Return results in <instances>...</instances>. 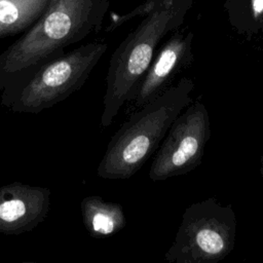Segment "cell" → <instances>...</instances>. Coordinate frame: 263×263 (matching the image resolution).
<instances>
[{
    "instance_id": "1",
    "label": "cell",
    "mask_w": 263,
    "mask_h": 263,
    "mask_svg": "<svg viewBox=\"0 0 263 263\" xmlns=\"http://www.w3.org/2000/svg\"><path fill=\"white\" fill-rule=\"evenodd\" d=\"M193 80L183 77L138 108L110 139L98 176L125 180L137 174L158 149L174 120L193 101Z\"/></svg>"
},
{
    "instance_id": "2",
    "label": "cell",
    "mask_w": 263,
    "mask_h": 263,
    "mask_svg": "<svg viewBox=\"0 0 263 263\" xmlns=\"http://www.w3.org/2000/svg\"><path fill=\"white\" fill-rule=\"evenodd\" d=\"M194 0H151L146 17L111 55L106 78L101 126H109L129 103L150 66L160 40L177 29Z\"/></svg>"
},
{
    "instance_id": "3",
    "label": "cell",
    "mask_w": 263,
    "mask_h": 263,
    "mask_svg": "<svg viewBox=\"0 0 263 263\" xmlns=\"http://www.w3.org/2000/svg\"><path fill=\"white\" fill-rule=\"evenodd\" d=\"M106 0H51L42 16L1 55V69L17 72L85 38L102 23Z\"/></svg>"
},
{
    "instance_id": "4",
    "label": "cell",
    "mask_w": 263,
    "mask_h": 263,
    "mask_svg": "<svg viewBox=\"0 0 263 263\" xmlns=\"http://www.w3.org/2000/svg\"><path fill=\"white\" fill-rule=\"evenodd\" d=\"M236 224L231 204H223L214 197L194 202L185 209L164 259L170 263L221 261L234 249Z\"/></svg>"
},
{
    "instance_id": "5",
    "label": "cell",
    "mask_w": 263,
    "mask_h": 263,
    "mask_svg": "<svg viewBox=\"0 0 263 263\" xmlns=\"http://www.w3.org/2000/svg\"><path fill=\"white\" fill-rule=\"evenodd\" d=\"M108 45L91 42L42 67L20 95L16 110L38 113L78 90L106 52Z\"/></svg>"
},
{
    "instance_id": "6",
    "label": "cell",
    "mask_w": 263,
    "mask_h": 263,
    "mask_svg": "<svg viewBox=\"0 0 263 263\" xmlns=\"http://www.w3.org/2000/svg\"><path fill=\"white\" fill-rule=\"evenodd\" d=\"M210 138V114L197 99L172 123L149 168V178L157 182L190 173L200 164Z\"/></svg>"
},
{
    "instance_id": "7",
    "label": "cell",
    "mask_w": 263,
    "mask_h": 263,
    "mask_svg": "<svg viewBox=\"0 0 263 263\" xmlns=\"http://www.w3.org/2000/svg\"><path fill=\"white\" fill-rule=\"evenodd\" d=\"M50 208V189L14 181L0 187V233L16 235L35 229Z\"/></svg>"
},
{
    "instance_id": "8",
    "label": "cell",
    "mask_w": 263,
    "mask_h": 263,
    "mask_svg": "<svg viewBox=\"0 0 263 263\" xmlns=\"http://www.w3.org/2000/svg\"><path fill=\"white\" fill-rule=\"evenodd\" d=\"M192 41L193 34L188 32L176 33L164 43L140 80L130 101L133 107L138 109L162 93L173 78L192 62Z\"/></svg>"
},
{
    "instance_id": "9",
    "label": "cell",
    "mask_w": 263,
    "mask_h": 263,
    "mask_svg": "<svg viewBox=\"0 0 263 263\" xmlns=\"http://www.w3.org/2000/svg\"><path fill=\"white\" fill-rule=\"evenodd\" d=\"M82 223L93 237L113 235L126 225V217L120 203L111 202L101 196L90 195L80 203Z\"/></svg>"
},
{
    "instance_id": "10",
    "label": "cell",
    "mask_w": 263,
    "mask_h": 263,
    "mask_svg": "<svg viewBox=\"0 0 263 263\" xmlns=\"http://www.w3.org/2000/svg\"><path fill=\"white\" fill-rule=\"evenodd\" d=\"M51 0H0V39L28 31Z\"/></svg>"
},
{
    "instance_id": "11",
    "label": "cell",
    "mask_w": 263,
    "mask_h": 263,
    "mask_svg": "<svg viewBox=\"0 0 263 263\" xmlns=\"http://www.w3.org/2000/svg\"><path fill=\"white\" fill-rule=\"evenodd\" d=\"M251 4L254 17H260L263 14V0H251Z\"/></svg>"
},
{
    "instance_id": "12",
    "label": "cell",
    "mask_w": 263,
    "mask_h": 263,
    "mask_svg": "<svg viewBox=\"0 0 263 263\" xmlns=\"http://www.w3.org/2000/svg\"><path fill=\"white\" fill-rule=\"evenodd\" d=\"M260 174L263 180V154L261 155V158H260Z\"/></svg>"
}]
</instances>
